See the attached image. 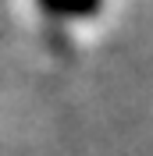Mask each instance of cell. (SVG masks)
<instances>
[{
    "mask_svg": "<svg viewBox=\"0 0 153 156\" xmlns=\"http://www.w3.org/2000/svg\"><path fill=\"white\" fill-rule=\"evenodd\" d=\"M39 7H43V14L57 21H82L103 7V0H39Z\"/></svg>",
    "mask_w": 153,
    "mask_h": 156,
    "instance_id": "6da1fadb",
    "label": "cell"
}]
</instances>
